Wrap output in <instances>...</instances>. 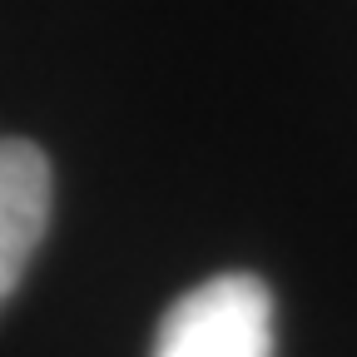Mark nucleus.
Returning <instances> with one entry per match:
<instances>
[{
  "label": "nucleus",
  "instance_id": "obj_1",
  "mask_svg": "<svg viewBox=\"0 0 357 357\" xmlns=\"http://www.w3.org/2000/svg\"><path fill=\"white\" fill-rule=\"evenodd\" d=\"M154 357H273V298L253 273H218L164 312Z\"/></svg>",
  "mask_w": 357,
  "mask_h": 357
},
{
  "label": "nucleus",
  "instance_id": "obj_2",
  "mask_svg": "<svg viewBox=\"0 0 357 357\" xmlns=\"http://www.w3.org/2000/svg\"><path fill=\"white\" fill-rule=\"evenodd\" d=\"M50 223V159L30 139H0V303L30 268Z\"/></svg>",
  "mask_w": 357,
  "mask_h": 357
}]
</instances>
